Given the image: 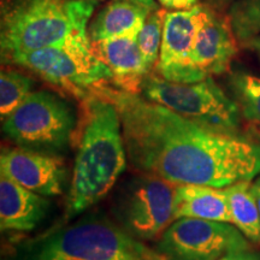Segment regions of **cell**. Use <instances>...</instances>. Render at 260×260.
Wrapping results in <instances>:
<instances>
[{
    "label": "cell",
    "mask_w": 260,
    "mask_h": 260,
    "mask_svg": "<svg viewBox=\"0 0 260 260\" xmlns=\"http://www.w3.org/2000/svg\"><path fill=\"white\" fill-rule=\"evenodd\" d=\"M121 117L132 167L170 183L225 188L260 175V145L188 121L142 95L105 84L94 89Z\"/></svg>",
    "instance_id": "cell-1"
},
{
    "label": "cell",
    "mask_w": 260,
    "mask_h": 260,
    "mask_svg": "<svg viewBox=\"0 0 260 260\" xmlns=\"http://www.w3.org/2000/svg\"><path fill=\"white\" fill-rule=\"evenodd\" d=\"M82 116L73 142L76 147L65 218L99 203L124 172L128 161L121 117L116 105L89 94L81 100Z\"/></svg>",
    "instance_id": "cell-2"
},
{
    "label": "cell",
    "mask_w": 260,
    "mask_h": 260,
    "mask_svg": "<svg viewBox=\"0 0 260 260\" xmlns=\"http://www.w3.org/2000/svg\"><path fill=\"white\" fill-rule=\"evenodd\" d=\"M96 0H15L2 16L3 61L15 54L89 37Z\"/></svg>",
    "instance_id": "cell-3"
},
{
    "label": "cell",
    "mask_w": 260,
    "mask_h": 260,
    "mask_svg": "<svg viewBox=\"0 0 260 260\" xmlns=\"http://www.w3.org/2000/svg\"><path fill=\"white\" fill-rule=\"evenodd\" d=\"M12 260H165L104 216H88L16 247Z\"/></svg>",
    "instance_id": "cell-4"
},
{
    "label": "cell",
    "mask_w": 260,
    "mask_h": 260,
    "mask_svg": "<svg viewBox=\"0 0 260 260\" xmlns=\"http://www.w3.org/2000/svg\"><path fill=\"white\" fill-rule=\"evenodd\" d=\"M141 94L204 128L239 135L241 109L212 77L194 83H177L149 73L142 82Z\"/></svg>",
    "instance_id": "cell-5"
},
{
    "label": "cell",
    "mask_w": 260,
    "mask_h": 260,
    "mask_svg": "<svg viewBox=\"0 0 260 260\" xmlns=\"http://www.w3.org/2000/svg\"><path fill=\"white\" fill-rule=\"evenodd\" d=\"M70 93L79 100L94 89L112 83V73L92 51L89 37L77 38L63 45L15 54L6 60Z\"/></svg>",
    "instance_id": "cell-6"
},
{
    "label": "cell",
    "mask_w": 260,
    "mask_h": 260,
    "mask_svg": "<svg viewBox=\"0 0 260 260\" xmlns=\"http://www.w3.org/2000/svg\"><path fill=\"white\" fill-rule=\"evenodd\" d=\"M77 124L68 100L50 90H37L6 117L3 132L19 147L57 154L73 144Z\"/></svg>",
    "instance_id": "cell-7"
},
{
    "label": "cell",
    "mask_w": 260,
    "mask_h": 260,
    "mask_svg": "<svg viewBox=\"0 0 260 260\" xmlns=\"http://www.w3.org/2000/svg\"><path fill=\"white\" fill-rule=\"evenodd\" d=\"M175 184L148 174L125 182L112 209L118 225L141 241L159 239L175 220Z\"/></svg>",
    "instance_id": "cell-8"
},
{
    "label": "cell",
    "mask_w": 260,
    "mask_h": 260,
    "mask_svg": "<svg viewBox=\"0 0 260 260\" xmlns=\"http://www.w3.org/2000/svg\"><path fill=\"white\" fill-rule=\"evenodd\" d=\"M248 248V239L234 224L184 217L167 228L154 249L165 260H218Z\"/></svg>",
    "instance_id": "cell-9"
},
{
    "label": "cell",
    "mask_w": 260,
    "mask_h": 260,
    "mask_svg": "<svg viewBox=\"0 0 260 260\" xmlns=\"http://www.w3.org/2000/svg\"><path fill=\"white\" fill-rule=\"evenodd\" d=\"M205 4L187 10H168L159 59L155 67L162 79L177 83H194L207 79L191 60V51L203 19Z\"/></svg>",
    "instance_id": "cell-10"
},
{
    "label": "cell",
    "mask_w": 260,
    "mask_h": 260,
    "mask_svg": "<svg viewBox=\"0 0 260 260\" xmlns=\"http://www.w3.org/2000/svg\"><path fill=\"white\" fill-rule=\"evenodd\" d=\"M0 171L22 187L44 197L63 193L68 175L60 155L23 147L2 152Z\"/></svg>",
    "instance_id": "cell-11"
},
{
    "label": "cell",
    "mask_w": 260,
    "mask_h": 260,
    "mask_svg": "<svg viewBox=\"0 0 260 260\" xmlns=\"http://www.w3.org/2000/svg\"><path fill=\"white\" fill-rule=\"evenodd\" d=\"M237 38L229 16L206 5L191 51V60L206 77L225 74L236 57Z\"/></svg>",
    "instance_id": "cell-12"
},
{
    "label": "cell",
    "mask_w": 260,
    "mask_h": 260,
    "mask_svg": "<svg viewBox=\"0 0 260 260\" xmlns=\"http://www.w3.org/2000/svg\"><path fill=\"white\" fill-rule=\"evenodd\" d=\"M92 51L112 73V86L129 93H141L145 77L151 73L140 51L138 35L90 41Z\"/></svg>",
    "instance_id": "cell-13"
},
{
    "label": "cell",
    "mask_w": 260,
    "mask_h": 260,
    "mask_svg": "<svg viewBox=\"0 0 260 260\" xmlns=\"http://www.w3.org/2000/svg\"><path fill=\"white\" fill-rule=\"evenodd\" d=\"M46 197L22 187L9 177L0 178V228L2 232H31L50 210Z\"/></svg>",
    "instance_id": "cell-14"
},
{
    "label": "cell",
    "mask_w": 260,
    "mask_h": 260,
    "mask_svg": "<svg viewBox=\"0 0 260 260\" xmlns=\"http://www.w3.org/2000/svg\"><path fill=\"white\" fill-rule=\"evenodd\" d=\"M175 220L198 218L232 224L225 189L200 184H178L175 189Z\"/></svg>",
    "instance_id": "cell-15"
},
{
    "label": "cell",
    "mask_w": 260,
    "mask_h": 260,
    "mask_svg": "<svg viewBox=\"0 0 260 260\" xmlns=\"http://www.w3.org/2000/svg\"><path fill=\"white\" fill-rule=\"evenodd\" d=\"M149 14L147 9L133 3L115 0L100 10L89 23L90 41L139 35Z\"/></svg>",
    "instance_id": "cell-16"
},
{
    "label": "cell",
    "mask_w": 260,
    "mask_h": 260,
    "mask_svg": "<svg viewBox=\"0 0 260 260\" xmlns=\"http://www.w3.org/2000/svg\"><path fill=\"white\" fill-rule=\"evenodd\" d=\"M224 189L232 216V224L249 241L260 243V212L252 191V182H237Z\"/></svg>",
    "instance_id": "cell-17"
},
{
    "label": "cell",
    "mask_w": 260,
    "mask_h": 260,
    "mask_svg": "<svg viewBox=\"0 0 260 260\" xmlns=\"http://www.w3.org/2000/svg\"><path fill=\"white\" fill-rule=\"evenodd\" d=\"M230 87L245 118L260 125V76L235 73L230 77Z\"/></svg>",
    "instance_id": "cell-18"
},
{
    "label": "cell",
    "mask_w": 260,
    "mask_h": 260,
    "mask_svg": "<svg viewBox=\"0 0 260 260\" xmlns=\"http://www.w3.org/2000/svg\"><path fill=\"white\" fill-rule=\"evenodd\" d=\"M34 81L15 70H3L0 75V113L5 119L32 92Z\"/></svg>",
    "instance_id": "cell-19"
},
{
    "label": "cell",
    "mask_w": 260,
    "mask_h": 260,
    "mask_svg": "<svg viewBox=\"0 0 260 260\" xmlns=\"http://www.w3.org/2000/svg\"><path fill=\"white\" fill-rule=\"evenodd\" d=\"M167 11V9H158L155 11H152L138 35L140 51L144 56L145 63L149 71H152L157 67Z\"/></svg>",
    "instance_id": "cell-20"
},
{
    "label": "cell",
    "mask_w": 260,
    "mask_h": 260,
    "mask_svg": "<svg viewBox=\"0 0 260 260\" xmlns=\"http://www.w3.org/2000/svg\"><path fill=\"white\" fill-rule=\"evenodd\" d=\"M228 16L241 44L260 35V0H236Z\"/></svg>",
    "instance_id": "cell-21"
},
{
    "label": "cell",
    "mask_w": 260,
    "mask_h": 260,
    "mask_svg": "<svg viewBox=\"0 0 260 260\" xmlns=\"http://www.w3.org/2000/svg\"><path fill=\"white\" fill-rule=\"evenodd\" d=\"M218 260H260V253L251 251V248L243 251H234L226 253Z\"/></svg>",
    "instance_id": "cell-22"
},
{
    "label": "cell",
    "mask_w": 260,
    "mask_h": 260,
    "mask_svg": "<svg viewBox=\"0 0 260 260\" xmlns=\"http://www.w3.org/2000/svg\"><path fill=\"white\" fill-rule=\"evenodd\" d=\"M159 3L164 6V9L170 10H187L195 6L198 3V0H159Z\"/></svg>",
    "instance_id": "cell-23"
},
{
    "label": "cell",
    "mask_w": 260,
    "mask_h": 260,
    "mask_svg": "<svg viewBox=\"0 0 260 260\" xmlns=\"http://www.w3.org/2000/svg\"><path fill=\"white\" fill-rule=\"evenodd\" d=\"M242 46L245 48H248L249 51H252L260 60V35L242 42Z\"/></svg>",
    "instance_id": "cell-24"
},
{
    "label": "cell",
    "mask_w": 260,
    "mask_h": 260,
    "mask_svg": "<svg viewBox=\"0 0 260 260\" xmlns=\"http://www.w3.org/2000/svg\"><path fill=\"white\" fill-rule=\"evenodd\" d=\"M124 2L133 3V4L141 6V8L147 9L148 11H155V10L159 9V6L154 0H124Z\"/></svg>",
    "instance_id": "cell-25"
},
{
    "label": "cell",
    "mask_w": 260,
    "mask_h": 260,
    "mask_svg": "<svg viewBox=\"0 0 260 260\" xmlns=\"http://www.w3.org/2000/svg\"><path fill=\"white\" fill-rule=\"evenodd\" d=\"M252 191L255 197L256 204H258L259 212H260V175L259 177H256V180L252 183Z\"/></svg>",
    "instance_id": "cell-26"
},
{
    "label": "cell",
    "mask_w": 260,
    "mask_h": 260,
    "mask_svg": "<svg viewBox=\"0 0 260 260\" xmlns=\"http://www.w3.org/2000/svg\"><path fill=\"white\" fill-rule=\"evenodd\" d=\"M217 3H220V4H226V3H230V2H236V0H216Z\"/></svg>",
    "instance_id": "cell-27"
},
{
    "label": "cell",
    "mask_w": 260,
    "mask_h": 260,
    "mask_svg": "<svg viewBox=\"0 0 260 260\" xmlns=\"http://www.w3.org/2000/svg\"><path fill=\"white\" fill-rule=\"evenodd\" d=\"M96 2H100V0H96Z\"/></svg>",
    "instance_id": "cell-28"
}]
</instances>
